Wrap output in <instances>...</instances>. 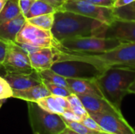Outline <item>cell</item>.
I'll return each instance as SVG.
<instances>
[{"label":"cell","mask_w":135,"mask_h":134,"mask_svg":"<svg viewBox=\"0 0 135 134\" xmlns=\"http://www.w3.org/2000/svg\"><path fill=\"white\" fill-rule=\"evenodd\" d=\"M54 62L63 59H78L93 63L103 70L112 67L135 68V42L121 45L100 53H80L52 47Z\"/></svg>","instance_id":"cell-1"},{"label":"cell","mask_w":135,"mask_h":134,"mask_svg":"<svg viewBox=\"0 0 135 134\" xmlns=\"http://www.w3.org/2000/svg\"><path fill=\"white\" fill-rule=\"evenodd\" d=\"M106 25L100 21L74 12L57 10L54 13L51 32L54 39L60 42L71 38L98 36Z\"/></svg>","instance_id":"cell-2"},{"label":"cell","mask_w":135,"mask_h":134,"mask_svg":"<svg viewBox=\"0 0 135 134\" xmlns=\"http://www.w3.org/2000/svg\"><path fill=\"white\" fill-rule=\"evenodd\" d=\"M135 80V68L112 67L94 80L103 97L116 109L121 111L123 98Z\"/></svg>","instance_id":"cell-3"},{"label":"cell","mask_w":135,"mask_h":134,"mask_svg":"<svg viewBox=\"0 0 135 134\" xmlns=\"http://www.w3.org/2000/svg\"><path fill=\"white\" fill-rule=\"evenodd\" d=\"M28 115L33 134H60L67 127L59 115L44 111L36 102H28Z\"/></svg>","instance_id":"cell-4"},{"label":"cell","mask_w":135,"mask_h":134,"mask_svg":"<svg viewBox=\"0 0 135 134\" xmlns=\"http://www.w3.org/2000/svg\"><path fill=\"white\" fill-rule=\"evenodd\" d=\"M122 43H123L119 39L93 36L66 39L60 42L57 41L53 47L80 53H100L113 49Z\"/></svg>","instance_id":"cell-5"},{"label":"cell","mask_w":135,"mask_h":134,"mask_svg":"<svg viewBox=\"0 0 135 134\" xmlns=\"http://www.w3.org/2000/svg\"><path fill=\"white\" fill-rule=\"evenodd\" d=\"M51 70L66 78L96 80L104 70L89 62L78 59H63L54 62Z\"/></svg>","instance_id":"cell-6"},{"label":"cell","mask_w":135,"mask_h":134,"mask_svg":"<svg viewBox=\"0 0 135 134\" xmlns=\"http://www.w3.org/2000/svg\"><path fill=\"white\" fill-rule=\"evenodd\" d=\"M59 10L70 11L109 24L116 20L113 8L95 6L81 0H67Z\"/></svg>","instance_id":"cell-7"},{"label":"cell","mask_w":135,"mask_h":134,"mask_svg":"<svg viewBox=\"0 0 135 134\" xmlns=\"http://www.w3.org/2000/svg\"><path fill=\"white\" fill-rule=\"evenodd\" d=\"M56 40L51 32L35 26L27 21L16 36L17 43H25L36 47H52Z\"/></svg>","instance_id":"cell-8"},{"label":"cell","mask_w":135,"mask_h":134,"mask_svg":"<svg viewBox=\"0 0 135 134\" xmlns=\"http://www.w3.org/2000/svg\"><path fill=\"white\" fill-rule=\"evenodd\" d=\"M2 66L8 73H30L36 71L31 66L28 54L12 41H8V48Z\"/></svg>","instance_id":"cell-9"},{"label":"cell","mask_w":135,"mask_h":134,"mask_svg":"<svg viewBox=\"0 0 135 134\" xmlns=\"http://www.w3.org/2000/svg\"><path fill=\"white\" fill-rule=\"evenodd\" d=\"M104 133L111 134H135V130L123 116L112 114L89 113Z\"/></svg>","instance_id":"cell-10"},{"label":"cell","mask_w":135,"mask_h":134,"mask_svg":"<svg viewBox=\"0 0 135 134\" xmlns=\"http://www.w3.org/2000/svg\"><path fill=\"white\" fill-rule=\"evenodd\" d=\"M98 37L115 39L123 43H134L135 21L116 19L107 24Z\"/></svg>","instance_id":"cell-11"},{"label":"cell","mask_w":135,"mask_h":134,"mask_svg":"<svg viewBox=\"0 0 135 134\" xmlns=\"http://www.w3.org/2000/svg\"><path fill=\"white\" fill-rule=\"evenodd\" d=\"M78 96L89 113L112 114L123 116L121 111L116 109L104 97L91 95H78Z\"/></svg>","instance_id":"cell-12"},{"label":"cell","mask_w":135,"mask_h":134,"mask_svg":"<svg viewBox=\"0 0 135 134\" xmlns=\"http://www.w3.org/2000/svg\"><path fill=\"white\" fill-rule=\"evenodd\" d=\"M3 77L7 81L13 90H24L42 83V80L37 71L30 73L6 72Z\"/></svg>","instance_id":"cell-13"},{"label":"cell","mask_w":135,"mask_h":134,"mask_svg":"<svg viewBox=\"0 0 135 134\" xmlns=\"http://www.w3.org/2000/svg\"><path fill=\"white\" fill-rule=\"evenodd\" d=\"M32 67L37 72L51 69L54 62V52L52 47H42L28 54Z\"/></svg>","instance_id":"cell-14"},{"label":"cell","mask_w":135,"mask_h":134,"mask_svg":"<svg viewBox=\"0 0 135 134\" xmlns=\"http://www.w3.org/2000/svg\"><path fill=\"white\" fill-rule=\"evenodd\" d=\"M25 16L21 13L17 17L0 22V39L5 41H16V36L25 23Z\"/></svg>","instance_id":"cell-15"},{"label":"cell","mask_w":135,"mask_h":134,"mask_svg":"<svg viewBox=\"0 0 135 134\" xmlns=\"http://www.w3.org/2000/svg\"><path fill=\"white\" fill-rule=\"evenodd\" d=\"M70 90L76 95H91L103 97L97 84L93 80L66 78Z\"/></svg>","instance_id":"cell-16"},{"label":"cell","mask_w":135,"mask_h":134,"mask_svg":"<svg viewBox=\"0 0 135 134\" xmlns=\"http://www.w3.org/2000/svg\"><path fill=\"white\" fill-rule=\"evenodd\" d=\"M51 95V92L43 82L38 85L24 90H13V98L23 100L27 102H37L39 100Z\"/></svg>","instance_id":"cell-17"},{"label":"cell","mask_w":135,"mask_h":134,"mask_svg":"<svg viewBox=\"0 0 135 134\" xmlns=\"http://www.w3.org/2000/svg\"><path fill=\"white\" fill-rule=\"evenodd\" d=\"M56 10L53 6H51L50 4L47 3L44 1L42 0H35L33 4L29 8L28 11L25 15V19H29L31 17H34L36 16L46 14V13H55Z\"/></svg>","instance_id":"cell-18"},{"label":"cell","mask_w":135,"mask_h":134,"mask_svg":"<svg viewBox=\"0 0 135 134\" xmlns=\"http://www.w3.org/2000/svg\"><path fill=\"white\" fill-rule=\"evenodd\" d=\"M21 13L18 0H6L0 13V22L13 19Z\"/></svg>","instance_id":"cell-19"},{"label":"cell","mask_w":135,"mask_h":134,"mask_svg":"<svg viewBox=\"0 0 135 134\" xmlns=\"http://www.w3.org/2000/svg\"><path fill=\"white\" fill-rule=\"evenodd\" d=\"M42 109L50 113L57 114L61 115L66 111L56 100L55 96H48L47 97L42 98L36 102Z\"/></svg>","instance_id":"cell-20"},{"label":"cell","mask_w":135,"mask_h":134,"mask_svg":"<svg viewBox=\"0 0 135 134\" xmlns=\"http://www.w3.org/2000/svg\"><path fill=\"white\" fill-rule=\"evenodd\" d=\"M113 13L118 20L135 21V1L121 7L113 8Z\"/></svg>","instance_id":"cell-21"},{"label":"cell","mask_w":135,"mask_h":134,"mask_svg":"<svg viewBox=\"0 0 135 134\" xmlns=\"http://www.w3.org/2000/svg\"><path fill=\"white\" fill-rule=\"evenodd\" d=\"M38 74H39L40 77L41 78V80H44V81H48L50 83L58 85H61V86H63V87L69 88V86H68L67 81H66V78L58 74V73H56L55 72H54L51 69L39 71Z\"/></svg>","instance_id":"cell-22"},{"label":"cell","mask_w":135,"mask_h":134,"mask_svg":"<svg viewBox=\"0 0 135 134\" xmlns=\"http://www.w3.org/2000/svg\"><path fill=\"white\" fill-rule=\"evenodd\" d=\"M54 13H46V14L36 16L27 19L26 21L28 23L35 26H37L40 28L51 31L54 24Z\"/></svg>","instance_id":"cell-23"},{"label":"cell","mask_w":135,"mask_h":134,"mask_svg":"<svg viewBox=\"0 0 135 134\" xmlns=\"http://www.w3.org/2000/svg\"><path fill=\"white\" fill-rule=\"evenodd\" d=\"M42 82L47 87V88L48 89V91L51 92V94L52 96L68 97L70 95H71L73 93L69 88H67L66 87L58 85H55V84L50 83V82L44 81V80H42Z\"/></svg>","instance_id":"cell-24"},{"label":"cell","mask_w":135,"mask_h":134,"mask_svg":"<svg viewBox=\"0 0 135 134\" xmlns=\"http://www.w3.org/2000/svg\"><path fill=\"white\" fill-rule=\"evenodd\" d=\"M64 120V119H63ZM66 126L76 133L79 134H97L100 133H97L96 131L91 130L89 128H87L82 122H72V121H66L64 120Z\"/></svg>","instance_id":"cell-25"},{"label":"cell","mask_w":135,"mask_h":134,"mask_svg":"<svg viewBox=\"0 0 135 134\" xmlns=\"http://www.w3.org/2000/svg\"><path fill=\"white\" fill-rule=\"evenodd\" d=\"M13 97V89L7 81L0 76V100H7Z\"/></svg>","instance_id":"cell-26"},{"label":"cell","mask_w":135,"mask_h":134,"mask_svg":"<svg viewBox=\"0 0 135 134\" xmlns=\"http://www.w3.org/2000/svg\"><path fill=\"white\" fill-rule=\"evenodd\" d=\"M81 122H82L87 128H89L91 130L96 131L97 133H104L101 129V127L100 126V125L97 122V121L94 120L89 115L83 118Z\"/></svg>","instance_id":"cell-27"},{"label":"cell","mask_w":135,"mask_h":134,"mask_svg":"<svg viewBox=\"0 0 135 134\" xmlns=\"http://www.w3.org/2000/svg\"><path fill=\"white\" fill-rule=\"evenodd\" d=\"M64 120L66 121H72V122H81L82 118L79 115H76L74 112H73L71 110H66L63 114L60 115Z\"/></svg>","instance_id":"cell-28"},{"label":"cell","mask_w":135,"mask_h":134,"mask_svg":"<svg viewBox=\"0 0 135 134\" xmlns=\"http://www.w3.org/2000/svg\"><path fill=\"white\" fill-rule=\"evenodd\" d=\"M81 1H84L85 2H88V3L95 5V6L113 8L115 0H81Z\"/></svg>","instance_id":"cell-29"},{"label":"cell","mask_w":135,"mask_h":134,"mask_svg":"<svg viewBox=\"0 0 135 134\" xmlns=\"http://www.w3.org/2000/svg\"><path fill=\"white\" fill-rule=\"evenodd\" d=\"M19 1V6L21 11V13L25 16L26 13L28 11L31 6L33 4L35 0H18Z\"/></svg>","instance_id":"cell-30"},{"label":"cell","mask_w":135,"mask_h":134,"mask_svg":"<svg viewBox=\"0 0 135 134\" xmlns=\"http://www.w3.org/2000/svg\"><path fill=\"white\" fill-rule=\"evenodd\" d=\"M7 48H8V42L0 39V66H2V64L4 62Z\"/></svg>","instance_id":"cell-31"},{"label":"cell","mask_w":135,"mask_h":134,"mask_svg":"<svg viewBox=\"0 0 135 134\" xmlns=\"http://www.w3.org/2000/svg\"><path fill=\"white\" fill-rule=\"evenodd\" d=\"M70 110L74 112L76 115H79L82 118L89 115V112L86 111V109L83 106H76V107H71Z\"/></svg>","instance_id":"cell-32"},{"label":"cell","mask_w":135,"mask_h":134,"mask_svg":"<svg viewBox=\"0 0 135 134\" xmlns=\"http://www.w3.org/2000/svg\"><path fill=\"white\" fill-rule=\"evenodd\" d=\"M42 1H44L47 3L50 4L57 11V10H59L62 8V6L65 4V2L67 0H42Z\"/></svg>","instance_id":"cell-33"},{"label":"cell","mask_w":135,"mask_h":134,"mask_svg":"<svg viewBox=\"0 0 135 134\" xmlns=\"http://www.w3.org/2000/svg\"><path fill=\"white\" fill-rule=\"evenodd\" d=\"M56 100L58 101V103L65 109V110H70V105L66 99V97H62V96H55Z\"/></svg>","instance_id":"cell-34"},{"label":"cell","mask_w":135,"mask_h":134,"mask_svg":"<svg viewBox=\"0 0 135 134\" xmlns=\"http://www.w3.org/2000/svg\"><path fill=\"white\" fill-rule=\"evenodd\" d=\"M134 1H135V0H115L113 8H118V7H121V6L128 5Z\"/></svg>","instance_id":"cell-35"},{"label":"cell","mask_w":135,"mask_h":134,"mask_svg":"<svg viewBox=\"0 0 135 134\" xmlns=\"http://www.w3.org/2000/svg\"><path fill=\"white\" fill-rule=\"evenodd\" d=\"M60 134H79L78 133H76L75 131H74L73 130H71V129H70V128H68V127H66L62 133Z\"/></svg>","instance_id":"cell-36"},{"label":"cell","mask_w":135,"mask_h":134,"mask_svg":"<svg viewBox=\"0 0 135 134\" xmlns=\"http://www.w3.org/2000/svg\"><path fill=\"white\" fill-rule=\"evenodd\" d=\"M128 93L135 94V80L134 81V82L131 84V85L130 86V88L128 89Z\"/></svg>","instance_id":"cell-37"},{"label":"cell","mask_w":135,"mask_h":134,"mask_svg":"<svg viewBox=\"0 0 135 134\" xmlns=\"http://www.w3.org/2000/svg\"><path fill=\"white\" fill-rule=\"evenodd\" d=\"M6 2V0H0V13H1V11L2 10L3 6H4Z\"/></svg>","instance_id":"cell-38"},{"label":"cell","mask_w":135,"mask_h":134,"mask_svg":"<svg viewBox=\"0 0 135 134\" xmlns=\"http://www.w3.org/2000/svg\"><path fill=\"white\" fill-rule=\"evenodd\" d=\"M97 134H111V133H100Z\"/></svg>","instance_id":"cell-39"},{"label":"cell","mask_w":135,"mask_h":134,"mask_svg":"<svg viewBox=\"0 0 135 134\" xmlns=\"http://www.w3.org/2000/svg\"></svg>","instance_id":"cell-40"}]
</instances>
